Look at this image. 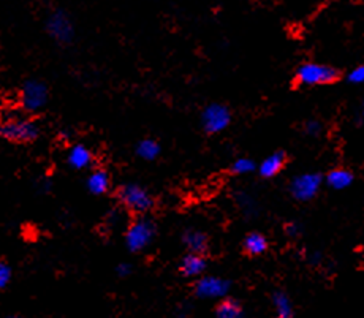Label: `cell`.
<instances>
[{"mask_svg":"<svg viewBox=\"0 0 364 318\" xmlns=\"http://www.w3.org/2000/svg\"><path fill=\"white\" fill-rule=\"evenodd\" d=\"M40 137V127L35 120L20 114H7L0 118V138L8 143L27 144Z\"/></svg>","mask_w":364,"mask_h":318,"instance_id":"obj_1","label":"cell"},{"mask_svg":"<svg viewBox=\"0 0 364 318\" xmlns=\"http://www.w3.org/2000/svg\"><path fill=\"white\" fill-rule=\"evenodd\" d=\"M116 274L119 277H129L132 274V266L129 263H120V265H118L116 268Z\"/></svg>","mask_w":364,"mask_h":318,"instance_id":"obj_25","label":"cell"},{"mask_svg":"<svg viewBox=\"0 0 364 318\" xmlns=\"http://www.w3.org/2000/svg\"><path fill=\"white\" fill-rule=\"evenodd\" d=\"M326 184L331 188H335V191H344V188L354 184V173L345 168L331 170L326 174Z\"/></svg>","mask_w":364,"mask_h":318,"instance_id":"obj_16","label":"cell"},{"mask_svg":"<svg viewBox=\"0 0 364 318\" xmlns=\"http://www.w3.org/2000/svg\"><path fill=\"white\" fill-rule=\"evenodd\" d=\"M347 81L351 84H361L364 81V65L355 67L347 75Z\"/></svg>","mask_w":364,"mask_h":318,"instance_id":"obj_22","label":"cell"},{"mask_svg":"<svg viewBox=\"0 0 364 318\" xmlns=\"http://www.w3.org/2000/svg\"><path fill=\"white\" fill-rule=\"evenodd\" d=\"M321 130H323V127L318 120H307L304 124V133L307 137H318Z\"/></svg>","mask_w":364,"mask_h":318,"instance_id":"obj_23","label":"cell"},{"mask_svg":"<svg viewBox=\"0 0 364 318\" xmlns=\"http://www.w3.org/2000/svg\"><path fill=\"white\" fill-rule=\"evenodd\" d=\"M216 318H246V312L234 299H223L217 304Z\"/></svg>","mask_w":364,"mask_h":318,"instance_id":"obj_18","label":"cell"},{"mask_svg":"<svg viewBox=\"0 0 364 318\" xmlns=\"http://www.w3.org/2000/svg\"><path fill=\"white\" fill-rule=\"evenodd\" d=\"M321 260V255L320 254H315L314 256H312V258H311V261L314 263V265H317V263Z\"/></svg>","mask_w":364,"mask_h":318,"instance_id":"obj_27","label":"cell"},{"mask_svg":"<svg viewBox=\"0 0 364 318\" xmlns=\"http://www.w3.org/2000/svg\"><path fill=\"white\" fill-rule=\"evenodd\" d=\"M232 122V113L222 103H211L202 113V125L206 133L216 134L225 130Z\"/></svg>","mask_w":364,"mask_h":318,"instance_id":"obj_8","label":"cell"},{"mask_svg":"<svg viewBox=\"0 0 364 318\" xmlns=\"http://www.w3.org/2000/svg\"><path fill=\"white\" fill-rule=\"evenodd\" d=\"M341 79V71L331 65L306 62L298 67L295 73V81L300 85L331 84Z\"/></svg>","mask_w":364,"mask_h":318,"instance_id":"obj_3","label":"cell"},{"mask_svg":"<svg viewBox=\"0 0 364 318\" xmlns=\"http://www.w3.org/2000/svg\"><path fill=\"white\" fill-rule=\"evenodd\" d=\"M7 318H22V317H20V315H10V317H7Z\"/></svg>","mask_w":364,"mask_h":318,"instance_id":"obj_28","label":"cell"},{"mask_svg":"<svg viewBox=\"0 0 364 318\" xmlns=\"http://www.w3.org/2000/svg\"><path fill=\"white\" fill-rule=\"evenodd\" d=\"M13 279V269L7 261H0V290L7 289Z\"/></svg>","mask_w":364,"mask_h":318,"instance_id":"obj_21","label":"cell"},{"mask_svg":"<svg viewBox=\"0 0 364 318\" xmlns=\"http://www.w3.org/2000/svg\"><path fill=\"white\" fill-rule=\"evenodd\" d=\"M46 32L57 43L69 45L75 39V24L65 10H54L46 20Z\"/></svg>","mask_w":364,"mask_h":318,"instance_id":"obj_6","label":"cell"},{"mask_svg":"<svg viewBox=\"0 0 364 318\" xmlns=\"http://www.w3.org/2000/svg\"><path fill=\"white\" fill-rule=\"evenodd\" d=\"M86 187L90 193L97 195V197L105 195L109 192V188H111V176H109L106 170L97 168L88 176Z\"/></svg>","mask_w":364,"mask_h":318,"instance_id":"obj_11","label":"cell"},{"mask_svg":"<svg viewBox=\"0 0 364 318\" xmlns=\"http://www.w3.org/2000/svg\"><path fill=\"white\" fill-rule=\"evenodd\" d=\"M232 282L217 276H203L195 282V295L202 299H220L228 295Z\"/></svg>","mask_w":364,"mask_h":318,"instance_id":"obj_9","label":"cell"},{"mask_svg":"<svg viewBox=\"0 0 364 318\" xmlns=\"http://www.w3.org/2000/svg\"><path fill=\"white\" fill-rule=\"evenodd\" d=\"M66 163H69L70 168L76 171L88 170L94 163L92 151L86 144H73L69 149V154H66Z\"/></svg>","mask_w":364,"mask_h":318,"instance_id":"obj_10","label":"cell"},{"mask_svg":"<svg viewBox=\"0 0 364 318\" xmlns=\"http://www.w3.org/2000/svg\"><path fill=\"white\" fill-rule=\"evenodd\" d=\"M242 249H244V252L248 256H260L268 250V240H266L265 235L258 233V231H252V233H248L244 237Z\"/></svg>","mask_w":364,"mask_h":318,"instance_id":"obj_15","label":"cell"},{"mask_svg":"<svg viewBox=\"0 0 364 318\" xmlns=\"http://www.w3.org/2000/svg\"><path fill=\"white\" fill-rule=\"evenodd\" d=\"M118 200L125 209L135 214L149 212L154 207V198L146 188L135 184V182H127L118 188Z\"/></svg>","mask_w":364,"mask_h":318,"instance_id":"obj_4","label":"cell"},{"mask_svg":"<svg viewBox=\"0 0 364 318\" xmlns=\"http://www.w3.org/2000/svg\"><path fill=\"white\" fill-rule=\"evenodd\" d=\"M287 163V154L284 151H276L274 154H271L265 158L262 165L258 167V173L265 179H271V177L277 176L281 173L282 168Z\"/></svg>","mask_w":364,"mask_h":318,"instance_id":"obj_13","label":"cell"},{"mask_svg":"<svg viewBox=\"0 0 364 318\" xmlns=\"http://www.w3.org/2000/svg\"><path fill=\"white\" fill-rule=\"evenodd\" d=\"M255 170V162L252 158H246V157H241L238 160H234L232 163V167H230V171H232L233 174H247V173H252Z\"/></svg>","mask_w":364,"mask_h":318,"instance_id":"obj_20","label":"cell"},{"mask_svg":"<svg viewBox=\"0 0 364 318\" xmlns=\"http://www.w3.org/2000/svg\"><path fill=\"white\" fill-rule=\"evenodd\" d=\"M160 144L153 138H144L136 144V155L146 162L155 160L160 154Z\"/></svg>","mask_w":364,"mask_h":318,"instance_id":"obj_19","label":"cell"},{"mask_svg":"<svg viewBox=\"0 0 364 318\" xmlns=\"http://www.w3.org/2000/svg\"><path fill=\"white\" fill-rule=\"evenodd\" d=\"M157 235V226L154 220L148 217H138L129 225L125 231V246L133 254H138L144 250L150 242L154 241Z\"/></svg>","mask_w":364,"mask_h":318,"instance_id":"obj_2","label":"cell"},{"mask_svg":"<svg viewBox=\"0 0 364 318\" xmlns=\"http://www.w3.org/2000/svg\"><path fill=\"white\" fill-rule=\"evenodd\" d=\"M206 266H208V261L203 255L187 254L179 263V271L184 277H198L203 276Z\"/></svg>","mask_w":364,"mask_h":318,"instance_id":"obj_12","label":"cell"},{"mask_svg":"<svg viewBox=\"0 0 364 318\" xmlns=\"http://www.w3.org/2000/svg\"><path fill=\"white\" fill-rule=\"evenodd\" d=\"M302 231V226L298 222H288L285 223V233L290 237H298Z\"/></svg>","mask_w":364,"mask_h":318,"instance_id":"obj_24","label":"cell"},{"mask_svg":"<svg viewBox=\"0 0 364 318\" xmlns=\"http://www.w3.org/2000/svg\"><path fill=\"white\" fill-rule=\"evenodd\" d=\"M272 304L276 309V318H293V304L287 293L282 290H277L272 293Z\"/></svg>","mask_w":364,"mask_h":318,"instance_id":"obj_17","label":"cell"},{"mask_svg":"<svg viewBox=\"0 0 364 318\" xmlns=\"http://www.w3.org/2000/svg\"><path fill=\"white\" fill-rule=\"evenodd\" d=\"M321 176L318 173H304L291 179L290 193L296 201L307 203L314 200L321 188Z\"/></svg>","mask_w":364,"mask_h":318,"instance_id":"obj_7","label":"cell"},{"mask_svg":"<svg viewBox=\"0 0 364 318\" xmlns=\"http://www.w3.org/2000/svg\"><path fill=\"white\" fill-rule=\"evenodd\" d=\"M50 188H51V182L50 181L40 182V191L41 192H50Z\"/></svg>","mask_w":364,"mask_h":318,"instance_id":"obj_26","label":"cell"},{"mask_svg":"<svg viewBox=\"0 0 364 318\" xmlns=\"http://www.w3.org/2000/svg\"><path fill=\"white\" fill-rule=\"evenodd\" d=\"M182 242H184V246L190 250V254H195V255L204 256V254L208 252L209 249L208 236H206L203 231H198L193 228L184 231V235H182Z\"/></svg>","mask_w":364,"mask_h":318,"instance_id":"obj_14","label":"cell"},{"mask_svg":"<svg viewBox=\"0 0 364 318\" xmlns=\"http://www.w3.org/2000/svg\"><path fill=\"white\" fill-rule=\"evenodd\" d=\"M48 99H50V89L48 85L40 81V79H27L22 84L20 92V102L24 111L36 113L41 108L46 106Z\"/></svg>","mask_w":364,"mask_h":318,"instance_id":"obj_5","label":"cell"}]
</instances>
